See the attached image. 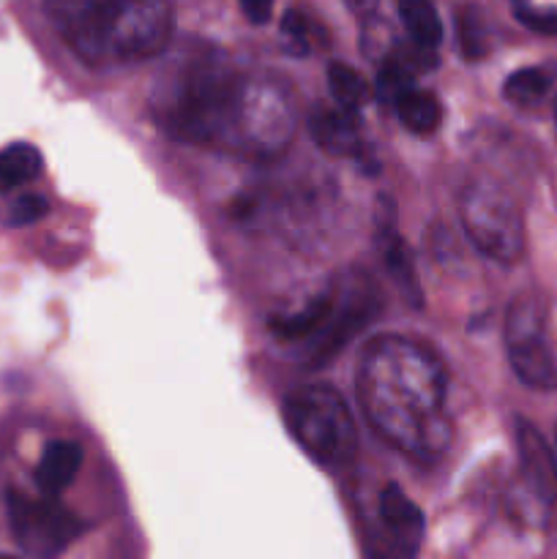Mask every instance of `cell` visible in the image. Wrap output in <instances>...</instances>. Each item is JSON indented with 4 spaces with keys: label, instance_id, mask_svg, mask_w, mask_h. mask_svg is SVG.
<instances>
[{
    "label": "cell",
    "instance_id": "6da1fadb",
    "mask_svg": "<svg viewBox=\"0 0 557 559\" xmlns=\"http://www.w3.org/2000/svg\"><path fill=\"white\" fill-rule=\"evenodd\" d=\"M151 109L175 142L254 158L278 156L295 131L287 87L244 74L213 47L183 49L158 76Z\"/></svg>",
    "mask_w": 557,
    "mask_h": 559
},
{
    "label": "cell",
    "instance_id": "7a4b0ae2",
    "mask_svg": "<svg viewBox=\"0 0 557 559\" xmlns=\"http://www.w3.org/2000/svg\"><path fill=\"white\" fill-rule=\"evenodd\" d=\"M358 399L371 429L418 462L448 451L453 424L446 413V366L404 336H377L358 364Z\"/></svg>",
    "mask_w": 557,
    "mask_h": 559
},
{
    "label": "cell",
    "instance_id": "3957f363",
    "mask_svg": "<svg viewBox=\"0 0 557 559\" xmlns=\"http://www.w3.org/2000/svg\"><path fill=\"white\" fill-rule=\"evenodd\" d=\"M71 52L93 69L156 58L173 38L169 0H44Z\"/></svg>",
    "mask_w": 557,
    "mask_h": 559
},
{
    "label": "cell",
    "instance_id": "277c9868",
    "mask_svg": "<svg viewBox=\"0 0 557 559\" xmlns=\"http://www.w3.org/2000/svg\"><path fill=\"white\" fill-rule=\"evenodd\" d=\"M293 440L325 467H344L358 453V429L347 402L331 385H304L284 399Z\"/></svg>",
    "mask_w": 557,
    "mask_h": 559
},
{
    "label": "cell",
    "instance_id": "5b68a950",
    "mask_svg": "<svg viewBox=\"0 0 557 559\" xmlns=\"http://www.w3.org/2000/svg\"><path fill=\"white\" fill-rule=\"evenodd\" d=\"M459 218L475 249L497 262L524 254V218L517 197L491 178H473L459 194Z\"/></svg>",
    "mask_w": 557,
    "mask_h": 559
},
{
    "label": "cell",
    "instance_id": "8992f818",
    "mask_svg": "<svg viewBox=\"0 0 557 559\" xmlns=\"http://www.w3.org/2000/svg\"><path fill=\"white\" fill-rule=\"evenodd\" d=\"M508 360L519 380L530 388L555 391L557 388V353L546 333L544 309L533 298H517L506 317Z\"/></svg>",
    "mask_w": 557,
    "mask_h": 559
},
{
    "label": "cell",
    "instance_id": "52a82bcc",
    "mask_svg": "<svg viewBox=\"0 0 557 559\" xmlns=\"http://www.w3.org/2000/svg\"><path fill=\"white\" fill-rule=\"evenodd\" d=\"M9 519L20 549L31 559H58L82 535V522L52 497L9 491Z\"/></svg>",
    "mask_w": 557,
    "mask_h": 559
},
{
    "label": "cell",
    "instance_id": "ba28073f",
    "mask_svg": "<svg viewBox=\"0 0 557 559\" xmlns=\"http://www.w3.org/2000/svg\"><path fill=\"white\" fill-rule=\"evenodd\" d=\"M382 295L371 276L366 273H349L347 278L333 287V311L328 325L311 347L309 366H322L336 358L377 314H380Z\"/></svg>",
    "mask_w": 557,
    "mask_h": 559
},
{
    "label": "cell",
    "instance_id": "9c48e42d",
    "mask_svg": "<svg viewBox=\"0 0 557 559\" xmlns=\"http://www.w3.org/2000/svg\"><path fill=\"white\" fill-rule=\"evenodd\" d=\"M517 448L519 464H522V478L530 495L544 506L557 502V462L552 448L538 435L533 424L519 420L517 424Z\"/></svg>",
    "mask_w": 557,
    "mask_h": 559
},
{
    "label": "cell",
    "instance_id": "30bf717a",
    "mask_svg": "<svg viewBox=\"0 0 557 559\" xmlns=\"http://www.w3.org/2000/svg\"><path fill=\"white\" fill-rule=\"evenodd\" d=\"M309 134L325 153L339 158L364 156L366 142L360 134V115L344 107H315L309 112Z\"/></svg>",
    "mask_w": 557,
    "mask_h": 559
},
{
    "label": "cell",
    "instance_id": "8fae6325",
    "mask_svg": "<svg viewBox=\"0 0 557 559\" xmlns=\"http://www.w3.org/2000/svg\"><path fill=\"white\" fill-rule=\"evenodd\" d=\"M377 249H380L382 265H386L388 276L393 278V284H396L399 293L404 295V300H410L413 306H420L424 293H420L413 254H410L407 243H404L402 235H399L391 205H388V213H386L382 211V202H380V213H377Z\"/></svg>",
    "mask_w": 557,
    "mask_h": 559
},
{
    "label": "cell",
    "instance_id": "7c38bea8",
    "mask_svg": "<svg viewBox=\"0 0 557 559\" xmlns=\"http://www.w3.org/2000/svg\"><path fill=\"white\" fill-rule=\"evenodd\" d=\"M377 530L396 544L418 551L420 538H424V513L404 495L402 486L388 484L382 489L380 506H377Z\"/></svg>",
    "mask_w": 557,
    "mask_h": 559
},
{
    "label": "cell",
    "instance_id": "4fadbf2b",
    "mask_svg": "<svg viewBox=\"0 0 557 559\" xmlns=\"http://www.w3.org/2000/svg\"><path fill=\"white\" fill-rule=\"evenodd\" d=\"M82 467V448L71 440H55L44 448V456L36 467V484L44 497H58L74 484Z\"/></svg>",
    "mask_w": 557,
    "mask_h": 559
},
{
    "label": "cell",
    "instance_id": "5bb4252c",
    "mask_svg": "<svg viewBox=\"0 0 557 559\" xmlns=\"http://www.w3.org/2000/svg\"><path fill=\"white\" fill-rule=\"evenodd\" d=\"M333 311V289L317 295L315 300L304 306L300 311L287 317H273L271 320V333L282 342H304V338H317L322 333V328L328 325Z\"/></svg>",
    "mask_w": 557,
    "mask_h": 559
},
{
    "label": "cell",
    "instance_id": "9a60e30c",
    "mask_svg": "<svg viewBox=\"0 0 557 559\" xmlns=\"http://www.w3.org/2000/svg\"><path fill=\"white\" fill-rule=\"evenodd\" d=\"M44 156L31 142H11L0 151V194L16 191L42 175Z\"/></svg>",
    "mask_w": 557,
    "mask_h": 559
},
{
    "label": "cell",
    "instance_id": "2e32d148",
    "mask_svg": "<svg viewBox=\"0 0 557 559\" xmlns=\"http://www.w3.org/2000/svg\"><path fill=\"white\" fill-rule=\"evenodd\" d=\"M393 109H396V115H399V120H402L404 129L413 131V134H420V136L437 131V126H440V120H442L440 98L429 91H418V87H413V91L404 93V96L393 104Z\"/></svg>",
    "mask_w": 557,
    "mask_h": 559
},
{
    "label": "cell",
    "instance_id": "e0dca14e",
    "mask_svg": "<svg viewBox=\"0 0 557 559\" xmlns=\"http://www.w3.org/2000/svg\"><path fill=\"white\" fill-rule=\"evenodd\" d=\"M396 5L410 41L424 49H435L442 41V22L431 0H396Z\"/></svg>",
    "mask_w": 557,
    "mask_h": 559
},
{
    "label": "cell",
    "instance_id": "ac0fdd59",
    "mask_svg": "<svg viewBox=\"0 0 557 559\" xmlns=\"http://www.w3.org/2000/svg\"><path fill=\"white\" fill-rule=\"evenodd\" d=\"M555 66H528V69L513 71L502 85V96L517 107H530L538 104L555 85Z\"/></svg>",
    "mask_w": 557,
    "mask_h": 559
},
{
    "label": "cell",
    "instance_id": "d6986e66",
    "mask_svg": "<svg viewBox=\"0 0 557 559\" xmlns=\"http://www.w3.org/2000/svg\"><path fill=\"white\" fill-rule=\"evenodd\" d=\"M328 85H331L333 98H336L339 107L355 109L358 112L364 107V102L369 98V85L360 76V71H355L347 63H331L328 66Z\"/></svg>",
    "mask_w": 557,
    "mask_h": 559
},
{
    "label": "cell",
    "instance_id": "ffe728a7",
    "mask_svg": "<svg viewBox=\"0 0 557 559\" xmlns=\"http://www.w3.org/2000/svg\"><path fill=\"white\" fill-rule=\"evenodd\" d=\"M49 213L47 197L42 194H20L9 202V207L3 211V222L9 227H25V224L38 222Z\"/></svg>",
    "mask_w": 557,
    "mask_h": 559
},
{
    "label": "cell",
    "instance_id": "44dd1931",
    "mask_svg": "<svg viewBox=\"0 0 557 559\" xmlns=\"http://www.w3.org/2000/svg\"><path fill=\"white\" fill-rule=\"evenodd\" d=\"M459 38H462V49L470 60L484 58L489 52V38H486L484 22L475 11H464L459 20Z\"/></svg>",
    "mask_w": 557,
    "mask_h": 559
},
{
    "label": "cell",
    "instance_id": "7402d4cb",
    "mask_svg": "<svg viewBox=\"0 0 557 559\" xmlns=\"http://www.w3.org/2000/svg\"><path fill=\"white\" fill-rule=\"evenodd\" d=\"M282 36L293 55L309 52V22H306L304 14H298V11H287L282 20Z\"/></svg>",
    "mask_w": 557,
    "mask_h": 559
},
{
    "label": "cell",
    "instance_id": "603a6c76",
    "mask_svg": "<svg viewBox=\"0 0 557 559\" xmlns=\"http://www.w3.org/2000/svg\"><path fill=\"white\" fill-rule=\"evenodd\" d=\"M517 20L524 27L544 36H557V11L555 9H517Z\"/></svg>",
    "mask_w": 557,
    "mask_h": 559
},
{
    "label": "cell",
    "instance_id": "cb8c5ba5",
    "mask_svg": "<svg viewBox=\"0 0 557 559\" xmlns=\"http://www.w3.org/2000/svg\"><path fill=\"white\" fill-rule=\"evenodd\" d=\"M244 14L249 16V22L254 25H265L268 20L273 16V0H238Z\"/></svg>",
    "mask_w": 557,
    "mask_h": 559
},
{
    "label": "cell",
    "instance_id": "d4e9b609",
    "mask_svg": "<svg viewBox=\"0 0 557 559\" xmlns=\"http://www.w3.org/2000/svg\"><path fill=\"white\" fill-rule=\"evenodd\" d=\"M347 5L355 14H371L377 9V0H347Z\"/></svg>",
    "mask_w": 557,
    "mask_h": 559
},
{
    "label": "cell",
    "instance_id": "484cf974",
    "mask_svg": "<svg viewBox=\"0 0 557 559\" xmlns=\"http://www.w3.org/2000/svg\"><path fill=\"white\" fill-rule=\"evenodd\" d=\"M555 123H557V98H555Z\"/></svg>",
    "mask_w": 557,
    "mask_h": 559
},
{
    "label": "cell",
    "instance_id": "4316f807",
    "mask_svg": "<svg viewBox=\"0 0 557 559\" xmlns=\"http://www.w3.org/2000/svg\"><path fill=\"white\" fill-rule=\"evenodd\" d=\"M0 559H11V557H0Z\"/></svg>",
    "mask_w": 557,
    "mask_h": 559
}]
</instances>
